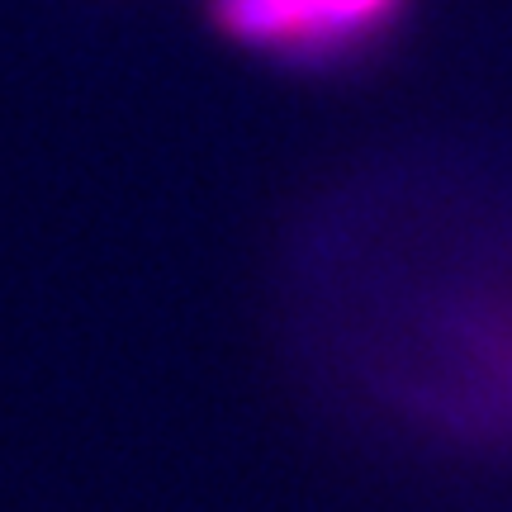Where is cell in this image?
<instances>
[{
	"label": "cell",
	"mask_w": 512,
	"mask_h": 512,
	"mask_svg": "<svg viewBox=\"0 0 512 512\" xmlns=\"http://www.w3.org/2000/svg\"><path fill=\"white\" fill-rule=\"evenodd\" d=\"M408 0H209L228 43L256 53L328 62L380 38Z\"/></svg>",
	"instance_id": "obj_2"
},
{
	"label": "cell",
	"mask_w": 512,
	"mask_h": 512,
	"mask_svg": "<svg viewBox=\"0 0 512 512\" xmlns=\"http://www.w3.org/2000/svg\"><path fill=\"white\" fill-rule=\"evenodd\" d=\"M318 384L437 446L512 451V181L451 152L389 157L299 219L280 271Z\"/></svg>",
	"instance_id": "obj_1"
}]
</instances>
